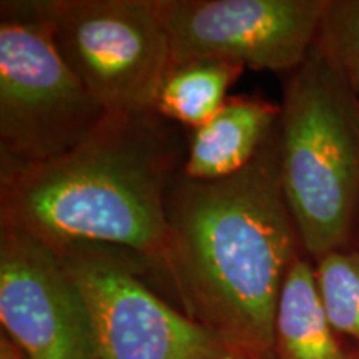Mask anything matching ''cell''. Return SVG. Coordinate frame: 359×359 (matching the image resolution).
Masks as SVG:
<instances>
[{
    "instance_id": "9a60e30c",
    "label": "cell",
    "mask_w": 359,
    "mask_h": 359,
    "mask_svg": "<svg viewBox=\"0 0 359 359\" xmlns=\"http://www.w3.org/2000/svg\"><path fill=\"white\" fill-rule=\"evenodd\" d=\"M231 359H241V358H231Z\"/></svg>"
},
{
    "instance_id": "3957f363",
    "label": "cell",
    "mask_w": 359,
    "mask_h": 359,
    "mask_svg": "<svg viewBox=\"0 0 359 359\" xmlns=\"http://www.w3.org/2000/svg\"><path fill=\"white\" fill-rule=\"evenodd\" d=\"M281 183L304 255L353 248L359 223V95L316 45L280 105Z\"/></svg>"
},
{
    "instance_id": "2e32d148",
    "label": "cell",
    "mask_w": 359,
    "mask_h": 359,
    "mask_svg": "<svg viewBox=\"0 0 359 359\" xmlns=\"http://www.w3.org/2000/svg\"><path fill=\"white\" fill-rule=\"evenodd\" d=\"M358 250H359V248H358Z\"/></svg>"
},
{
    "instance_id": "9c48e42d",
    "label": "cell",
    "mask_w": 359,
    "mask_h": 359,
    "mask_svg": "<svg viewBox=\"0 0 359 359\" xmlns=\"http://www.w3.org/2000/svg\"><path fill=\"white\" fill-rule=\"evenodd\" d=\"M280 105L253 97H231L203 127L193 130L182 173L219 180L241 172L276 128Z\"/></svg>"
},
{
    "instance_id": "8fae6325",
    "label": "cell",
    "mask_w": 359,
    "mask_h": 359,
    "mask_svg": "<svg viewBox=\"0 0 359 359\" xmlns=\"http://www.w3.org/2000/svg\"><path fill=\"white\" fill-rule=\"evenodd\" d=\"M245 70L228 60H191L170 67L158 88L155 111L168 122L203 127L228 100L226 92Z\"/></svg>"
},
{
    "instance_id": "277c9868",
    "label": "cell",
    "mask_w": 359,
    "mask_h": 359,
    "mask_svg": "<svg viewBox=\"0 0 359 359\" xmlns=\"http://www.w3.org/2000/svg\"><path fill=\"white\" fill-rule=\"evenodd\" d=\"M0 158L2 168L43 163L82 143L105 109L65 64L50 25L30 2H2Z\"/></svg>"
},
{
    "instance_id": "52a82bcc",
    "label": "cell",
    "mask_w": 359,
    "mask_h": 359,
    "mask_svg": "<svg viewBox=\"0 0 359 359\" xmlns=\"http://www.w3.org/2000/svg\"><path fill=\"white\" fill-rule=\"evenodd\" d=\"M327 0H155L172 65L228 60L293 72L316 40Z\"/></svg>"
},
{
    "instance_id": "5bb4252c",
    "label": "cell",
    "mask_w": 359,
    "mask_h": 359,
    "mask_svg": "<svg viewBox=\"0 0 359 359\" xmlns=\"http://www.w3.org/2000/svg\"><path fill=\"white\" fill-rule=\"evenodd\" d=\"M0 359H25V356L11 339L2 338V343H0Z\"/></svg>"
},
{
    "instance_id": "6da1fadb",
    "label": "cell",
    "mask_w": 359,
    "mask_h": 359,
    "mask_svg": "<svg viewBox=\"0 0 359 359\" xmlns=\"http://www.w3.org/2000/svg\"><path fill=\"white\" fill-rule=\"evenodd\" d=\"M165 217L158 273L177 291L183 313L233 358L275 359L283 283L304 255L281 183L280 127L231 177L203 182L180 172Z\"/></svg>"
},
{
    "instance_id": "7a4b0ae2",
    "label": "cell",
    "mask_w": 359,
    "mask_h": 359,
    "mask_svg": "<svg viewBox=\"0 0 359 359\" xmlns=\"http://www.w3.org/2000/svg\"><path fill=\"white\" fill-rule=\"evenodd\" d=\"M178 127L155 110L107 111L65 155L0 170V228L48 246L130 250L158 273L167 236L165 201L188 150Z\"/></svg>"
},
{
    "instance_id": "8992f818",
    "label": "cell",
    "mask_w": 359,
    "mask_h": 359,
    "mask_svg": "<svg viewBox=\"0 0 359 359\" xmlns=\"http://www.w3.org/2000/svg\"><path fill=\"white\" fill-rule=\"evenodd\" d=\"M87 304L100 359H231L219 341L145 283V259L97 243L52 246Z\"/></svg>"
},
{
    "instance_id": "4fadbf2b",
    "label": "cell",
    "mask_w": 359,
    "mask_h": 359,
    "mask_svg": "<svg viewBox=\"0 0 359 359\" xmlns=\"http://www.w3.org/2000/svg\"><path fill=\"white\" fill-rule=\"evenodd\" d=\"M314 45L359 95V0H327Z\"/></svg>"
},
{
    "instance_id": "ba28073f",
    "label": "cell",
    "mask_w": 359,
    "mask_h": 359,
    "mask_svg": "<svg viewBox=\"0 0 359 359\" xmlns=\"http://www.w3.org/2000/svg\"><path fill=\"white\" fill-rule=\"evenodd\" d=\"M0 321L25 359H100L82 293L57 251L0 228Z\"/></svg>"
},
{
    "instance_id": "5b68a950",
    "label": "cell",
    "mask_w": 359,
    "mask_h": 359,
    "mask_svg": "<svg viewBox=\"0 0 359 359\" xmlns=\"http://www.w3.org/2000/svg\"><path fill=\"white\" fill-rule=\"evenodd\" d=\"M65 64L111 114L155 110L172 48L155 0H34Z\"/></svg>"
},
{
    "instance_id": "30bf717a",
    "label": "cell",
    "mask_w": 359,
    "mask_h": 359,
    "mask_svg": "<svg viewBox=\"0 0 359 359\" xmlns=\"http://www.w3.org/2000/svg\"><path fill=\"white\" fill-rule=\"evenodd\" d=\"M275 359H359L348 351L323 306L314 263L302 255L283 283L275 320Z\"/></svg>"
},
{
    "instance_id": "7c38bea8",
    "label": "cell",
    "mask_w": 359,
    "mask_h": 359,
    "mask_svg": "<svg viewBox=\"0 0 359 359\" xmlns=\"http://www.w3.org/2000/svg\"><path fill=\"white\" fill-rule=\"evenodd\" d=\"M318 290L331 325L359 353V250L333 251L314 262Z\"/></svg>"
}]
</instances>
